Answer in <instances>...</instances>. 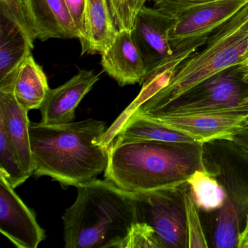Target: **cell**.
<instances>
[{"label":"cell","mask_w":248,"mask_h":248,"mask_svg":"<svg viewBox=\"0 0 248 248\" xmlns=\"http://www.w3.org/2000/svg\"><path fill=\"white\" fill-rule=\"evenodd\" d=\"M242 29L245 30H248V21L244 24L243 27H242Z\"/></svg>","instance_id":"f1b7e54d"},{"label":"cell","mask_w":248,"mask_h":248,"mask_svg":"<svg viewBox=\"0 0 248 248\" xmlns=\"http://www.w3.org/2000/svg\"><path fill=\"white\" fill-rule=\"evenodd\" d=\"M0 174L14 188L29 178L21 168L16 152L2 123H0Z\"/></svg>","instance_id":"44dd1931"},{"label":"cell","mask_w":248,"mask_h":248,"mask_svg":"<svg viewBox=\"0 0 248 248\" xmlns=\"http://www.w3.org/2000/svg\"><path fill=\"white\" fill-rule=\"evenodd\" d=\"M24 18L36 40L78 38L63 0H19Z\"/></svg>","instance_id":"7c38bea8"},{"label":"cell","mask_w":248,"mask_h":248,"mask_svg":"<svg viewBox=\"0 0 248 248\" xmlns=\"http://www.w3.org/2000/svg\"><path fill=\"white\" fill-rule=\"evenodd\" d=\"M248 21V3L216 29L200 51L194 52L181 62L168 85L133 114H155L204 79L243 62L248 56V30L242 27Z\"/></svg>","instance_id":"277c9868"},{"label":"cell","mask_w":248,"mask_h":248,"mask_svg":"<svg viewBox=\"0 0 248 248\" xmlns=\"http://www.w3.org/2000/svg\"><path fill=\"white\" fill-rule=\"evenodd\" d=\"M172 22L173 18L146 6L136 17L132 37L144 61L147 77L173 56L169 37Z\"/></svg>","instance_id":"8fae6325"},{"label":"cell","mask_w":248,"mask_h":248,"mask_svg":"<svg viewBox=\"0 0 248 248\" xmlns=\"http://www.w3.org/2000/svg\"><path fill=\"white\" fill-rule=\"evenodd\" d=\"M124 248H164L153 229L143 222H138L126 242Z\"/></svg>","instance_id":"cb8c5ba5"},{"label":"cell","mask_w":248,"mask_h":248,"mask_svg":"<svg viewBox=\"0 0 248 248\" xmlns=\"http://www.w3.org/2000/svg\"><path fill=\"white\" fill-rule=\"evenodd\" d=\"M152 1L154 2V8L168 16L173 18L181 12L191 7L207 3V2L219 1V0H152Z\"/></svg>","instance_id":"484cf974"},{"label":"cell","mask_w":248,"mask_h":248,"mask_svg":"<svg viewBox=\"0 0 248 248\" xmlns=\"http://www.w3.org/2000/svg\"><path fill=\"white\" fill-rule=\"evenodd\" d=\"M78 197L62 219L66 248H124L139 222L135 193L108 180L77 186Z\"/></svg>","instance_id":"3957f363"},{"label":"cell","mask_w":248,"mask_h":248,"mask_svg":"<svg viewBox=\"0 0 248 248\" xmlns=\"http://www.w3.org/2000/svg\"><path fill=\"white\" fill-rule=\"evenodd\" d=\"M239 233L237 208L228 197L224 205L219 209L216 218L215 246L217 248H237Z\"/></svg>","instance_id":"ffe728a7"},{"label":"cell","mask_w":248,"mask_h":248,"mask_svg":"<svg viewBox=\"0 0 248 248\" xmlns=\"http://www.w3.org/2000/svg\"><path fill=\"white\" fill-rule=\"evenodd\" d=\"M0 232L18 248H37L46 239L35 215L1 174Z\"/></svg>","instance_id":"30bf717a"},{"label":"cell","mask_w":248,"mask_h":248,"mask_svg":"<svg viewBox=\"0 0 248 248\" xmlns=\"http://www.w3.org/2000/svg\"><path fill=\"white\" fill-rule=\"evenodd\" d=\"M248 0H219L191 7L173 18L170 42L174 53H194L209 36L237 14Z\"/></svg>","instance_id":"52a82bcc"},{"label":"cell","mask_w":248,"mask_h":248,"mask_svg":"<svg viewBox=\"0 0 248 248\" xmlns=\"http://www.w3.org/2000/svg\"><path fill=\"white\" fill-rule=\"evenodd\" d=\"M202 146L114 139L108 146L104 177L136 194L184 187L193 172L204 168Z\"/></svg>","instance_id":"7a4b0ae2"},{"label":"cell","mask_w":248,"mask_h":248,"mask_svg":"<svg viewBox=\"0 0 248 248\" xmlns=\"http://www.w3.org/2000/svg\"><path fill=\"white\" fill-rule=\"evenodd\" d=\"M238 248H248V215L247 216L245 226L242 232L239 233Z\"/></svg>","instance_id":"4316f807"},{"label":"cell","mask_w":248,"mask_h":248,"mask_svg":"<svg viewBox=\"0 0 248 248\" xmlns=\"http://www.w3.org/2000/svg\"><path fill=\"white\" fill-rule=\"evenodd\" d=\"M114 139L120 140H158L178 143H200L195 138L186 133L170 128L144 116H130ZM203 144V143H202Z\"/></svg>","instance_id":"ac0fdd59"},{"label":"cell","mask_w":248,"mask_h":248,"mask_svg":"<svg viewBox=\"0 0 248 248\" xmlns=\"http://www.w3.org/2000/svg\"><path fill=\"white\" fill-rule=\"evenodd\" d=\"M186 182L198 208L213 211L224 205L228 198L227 194L213 174L205 168L193 172Z\"/></svg>","instance_id":"d6986e66"},{"label":"cell","mask_w":248,"mask_h":248,"mask_svg":"<svg viewBox=\"0 0 248 248\" xmlns=\"http://www.w3.org/2000/svg\"><path fill=\"white\" fill-rule=\"evenodd\" d=\"M101 55L104 72L120 87L142 84L147 78L146 64L131 31H118L114 43Z\"/></svg>","instance_id":"5bb4252c"},{"label":"cell","mask_w":248,"mask_h":248,"mask_svg":"<svg viewBox=\"0 0 248 248\" xmlns=\"http://www.w3.org/2000/svg\"><path fill=\"white\" fill-rule=\"evenodd\" d=\"M63 2L75 26L78 39L82 45L85 42L86 34L85 19L88 0H63Z\"/></svg>","instance_id":"d4e9b609"},{"label":"cell","mask_w":248,"mask_h":248,"mask_svg":"<svg viewBox=\"0 0 248 248\" xmlns=\"http://www.w3.org/2000/svg\"><path fill=\"white\" fill-rule=\"evenodd\" d=\"M148 0H107L117 31H131L140 10Z\"/></svg>","instance_id":"7402d4cb"},{"label":"cell","mask_w":248,"mask_h":248,"mask_svg":"<svg viewBox=\"0 0 248 248\" xmlns=\"http://www.w3.org/2000/svg\"><path fill=\"white\" fill-rule=\"evenodd\" d=\"M242 63H244V64L245 65V66H247V68H248V56H247L246 58H245V59H244L243 62H242Z\"/></svg>","instance_id":"83f0119b"},{"label":"cell","mask_w":248,"mask_h":248,"mask_svg":"<svg viewBox=\"0 0 248 248\" xmlns=\"http://www.w3.org/2000/svg\"><path fill=\"white\" fill-rule=\"evenodd\" d=\"M50 91L43 68L30 53L14 74L13 92L15 98L23 108L30 111L41 108Z\"/></svg>","instance_id":"2e32d148"},{"label":"cell","mask_w":248,"mask_h":248,"mask_svg":"<svg viewBox=\"0 0 248 248\" xmlns=\"http://www.w3.org/2000/svg\"><path fill=\"white\" fill-rule=\"evenodd\" d=\"M82 55L102 53L114 43L117 31L107 0H88Z\"/></svg>","instance_id":"e0dca14e"},{"label":"cell","mask_w":248,"mask_h":248,"mask_svg":"<svg viewBox=\"0 0 248 248\" xmlns=\"http://www.w3.org/2000/svg\"><path fill=\"white\" fill-rule=\"evenodd\" d=\"M19 0H0V92L13 91V79L21 62L34 48Z\"/></svg>","instance_id":"ba28073f"},{"label":"cell","mask_w":248,"mask_h":248,"mask_svg":"<svg viewBox=\"0 0 248 248\" xmlns=\"http://www.w3.org/2000/svg\"><path fill=\"white\" fill-rule=\"evenodd\" d=\"M184 198L186 221L187 248H208V244L199 216L198 207L194 202L191 191H184Z\"/></svg>","instance_id":"603a6c76"},{"label":"cell","mask_w":248,"mask_h":248,"mask_svg":"<svg viewBox=\"0 0 248 248\" xmlns=\"http://www.w3.org/2000/svg\"><path fill=\"white\" fill-rule=\"evenodd\" d=\"M191 112L248 113L247 66L242 62L229 66L149 115Z\"/></svg>","instance_id":"5b68a950"},{"label":"cell","mask_w":248,"mask_h":248,"mask_svg":"<svg viewBox=\"0 0 248 248\" xmlns=\"http://www.w3.org/2000/svg\"><path fill=\"white\" fill-rule=\"evenodd\" d=\"M106 124L92 118L63 124L30 122L34 175L50 177L63 187L96 179L108 162Z\"/></svg>","instance_id":"6da1fadb"},{"label":"cell","mask_w":248,"mask_h":248,"mask_svg":"<svg viewBox=\"0 0 248 248\" xmlns=\"http://www.w3.org/2000/svg\"><path fill=\"white\" fill-rule=\"evenodd\" d=\"M187 186L135 193L139 221L155 230L164 248H187L184 198Z\"/></svg>","instance_id":"8992f818"},{"label":"cell","mask_w":248,"mask_h":248,"mask_svg":"<svg viewBox=\"0 0 248 248\" xmlns=\"http://www.w3.org/2000/svg\"><path fill=\"white\" fill-rule=\"evenodd\" d=\"M144 117L187 133L203 144L215 140H234L248 129V113L191 112Z\"/></svg>","instance_id":"9c48e42d"},{"label":"cell","mask_w":248,"mask_h":248,"mask_svg":"<svg viewBox=\"0 0 248 248\" xmlns=\"http://www.w3.org/2000/svg\"></svg>","instance_id":"f546056e"},{"label":"cell","mask_w":248,"mask_h":248,"mask_svg":"<svg viewBox=\"0 0 248 248\" xmlns=\"http://www.w3.org/2000/svg\"><path fill=\"white\" fill-rule=\"evenodd\" d=\"M27 110L15 98L14 92H0V123L5 126L8 137L16 152L21 168L28 178L34 175Z\"/></svg>","instance_id":"9a60e30c"},{"label":"cell","mask_w":248,"mask_h":248,"mask_svg":"<svg viewBox=\"0 0 248 248\" xmlns=\"http://www.w3.org/2000/svg\"><path fill=\"white\" fill-rule=\"evenodd\" d=\"M98 80L99 75L93 71L80 70L63 85L50 89L40 108L41 123L63 124L74 122L75 110Z\"/></svg>","instance_id":"4fadbf2b"}]
</instances>
